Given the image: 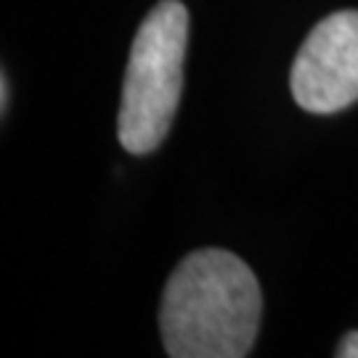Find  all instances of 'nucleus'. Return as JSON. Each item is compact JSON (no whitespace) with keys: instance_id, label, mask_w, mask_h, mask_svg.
Masks as SVG:
<instances>
[{"instance_id":"7ed1b4c3","label":"nucleus","mask_w":358,"mask_h":358,"mask_svg":"<svg viewBox=\"0 0 358 358\" xmlns=\"http://www.w3.org/2000/svg\"><path fill=\"white\" fill-rule=\"evenodd\" d=\"M294 101L334 115L358 101V11H337L310 29L289 75Z\"/></svg>"},{"instance_id":"f257e3e1","label":"nucleus","mask_w":358,"mask_h":358,"mask_svg":"<svg viewBox=\"0 0 358 358\" xmlns=\"http://www.w3.org/2000/svg\"><path fill=\"white\" fill-rule=\"evenodd\" d=\"M263 294L247 263L226 250H196L170 273L159 329L173 358H242L252 350Z\"/></svg>"},{"instance_id":"f03ea898","label":"nucleus","mask_w":358,"mask_h":358,"mask_svg":"<svg viewBox=\"0 0 358 358\" xmlns=\"http://www.w3.org/2000/svg\"><path fill=\"white\" fill-rule=\"evenodd\" d=\"M189 11L162 0L141 22L130 45L117 117V136L130 154H149L165 141L180 101Z\"/></svg>"},{"instance_id":"39448f33","label":"nucleus","mask_w":358,"mask_h":358,"mask_svg":"<svg viewBox=\"0 0 358 358\" xmlns=\"http://www.w3.org/2000/svg\"><path fill=\"white\" fill-rule=\"evenodd\" d=\"M0 101H3V112H6V106H8V77L6 75L0 77Z\"/></svg>"},{"instance_id":"20e7f679","label":"nucleus","mask_w":358,"mask_h":358,"mask_svg":"<svg viewBox=\"0 0 358 358\" xmlns=\"http://www.w3.org/2000/svg\"><path fill=\"white\" fill-rule=\"evenodd\" d=\"M334 356L340 358H358V332L353 329V332H348L343 340H340V345H337V350H334Z\"/></svg>"}]
</instances>
